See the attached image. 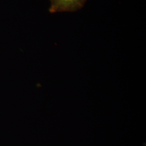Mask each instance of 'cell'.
<instances>
[{
  "label": "cell",
  "mask_w": 146,
  "mask_h": 146,
  "mask_svg": "<svg viewBox=\"0 0 146 146\" xmlns=\"http://www.w3.org/2000/svg\"><path fill=\"white\" fill-rule=\"evenodd\" d=\"M87 0H50L49 11L50 13L74 12L80 10Z\"/></svg>",
  "instance_id": "cell-1"
}]
</instances>
